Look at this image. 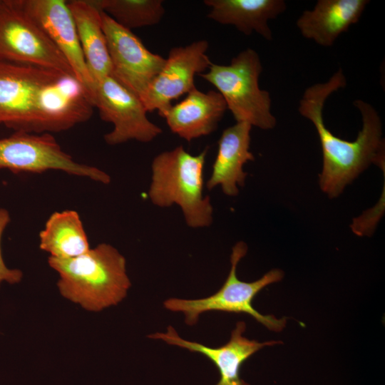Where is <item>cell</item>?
Segmentation results:
<instances>
[{
  "instance_id": "obj_1",
  "label": "cell",
  "mask_w": 385,
  "mask_h": 385,
  "mask_svg": "<svg viewBox=\"0 0 385 385\" xmlns=\"http://www.w3.org/2000/svg\"><path fill=\"white\" fill-rule=\"evenodd\" d=\"M93 108L74 76L0 61V124L15 132L66 130L87 121Z\"/></svg>"
},
{
  "instance_id": "obj_2",
  "label": "cell",
  "mask_w": 385,
  "mask_h": 385,
  "mask_svg": "<svg viewBox=\"0 0 385 385\" xmlns=\"http://www.w3.org/2000/svg\"><path fill=\"white\" fill-rule=\"evenodd\" d=\"M346 86V77L339 68L327 81L307 88L298 108L300 115L312 123L318 133L323 155L319 183L329 198L338 197L370 165L384 168L382 123L371 104L360 99L353 102L362 119V128L354 141L334 135L324 123L323 108L327 98Z\"/></svg>"
},
{
  "instance_id": "obj_3",
  "label": "cell",
  "mask_w": 385,
  "mask_h": 385,
  "mask_svg": "<svg viewBox=\"0 0 385 385\" xmlns=\"http://www.w3.org/2000/svg\"><path fill=\"white\" fill-rule=\"evenodd\" d=\"M48 262L59 275L61 294L87 310L118 304L131 284L124 256L110 244H99L73 258L49 257Z\"/></svg>"
},
{
  "instance_id": "obj_4",
  "label": "cell",
  "mask_w": 385,
  "mask_h": 385,
  "mask_svg": "<svg viewBox=\"0 0 385 385\" xmlns=\"http://www.w3.org/2000/svg\"><path fill=\"white\" fill-rule=\"evenodd\" d=\"M207 148L192 155L182 145L156 155L151 164L148 197L160 207L178 205L187 225L203 228L211 225L213 207L203 193L204 167Z\"/></svg>"
},
{
  "instance_id": "obj_5",
  "label": "cell",
  "mask_w": 385,
  "mask_h": 385,
  "mask_svg": "<svg viewBox=\"0 0 385 385\" xmlns=\"http://www.w3.org/2000/svg\"><path fill=\"white\" fill-rule=\"evenodd\" d=\"M262 71L259 54L248 48L232 58L228 65L212 63L200 76L216 88L236 123L271 130L277 120L271 111L270 93L259 86Z\"/></svg>"
},
{
  "instance_id": "obj_6",
  "label": "cell",
  "mask_w": 385,
  "mask_h": 385,
  "mask_svg": "<svg viewBox=\"0 0 385 385\" xmlns=\"http://www.w3.org/2000/svg\"><path fill=\"white\" fill-rule=\"evenodd\" d=\"M247 252V246L244 242H238L234 245L230 256V272L222 286L215 294L193 299L170 297L163 302L165 309L182 313L185 323L188 326L195 325L201 314L217 311L246 314L268 329L281 332L286 326L287 319L261 314L254 308L252 301L263 288L280 281L284 273L279 269H272L257 280L250 282L240 280L236 274L237 266Z\"/></svg>"
},
{
  "instance_id": "obj_7",
  "label": "cell",
  "mask_w": 385,
  "mask_h": 385,
  "mask_svg": "<svg viewBox=\"0 0 385 385\" xmlns=\"http://www.w3.org/2000/svg\"><path fill=\"white\" fill-rule=\"evenodd\" d=\"M0 61L74 76L62 53L19 0H0Z\"/></svg>"
},
{
  "instance_id": "obj_8",
  "label": "cell",
  "mask_w": 385,
  "mask_h": 385,
  "mask_svg": "<svg viewBox=\"0 0 385 385\" xmlns=\"http://www.w3.org/2000/svg\"><path fill=\"white\" fill-rule=\"evenodd\" d=\"M4 169L14 173L59 170L103 184L111 181L101 169L74 160L51 133L14 132L0 139V170Z\"/></svg>"
},
{
  "instance_id": "obj_9",
  "label": "cell",
  "mask_w": 385,
  "mask_h": 385,
  "mask_svg": "<svg viewBox=\"0 0 385 385\" xmlns=\"http://www.w3.org/2000/svg\"><path fill=\"white\" fill-rule=\"evenodd\" d=\"M92 103L101 118L113 125L104 135L105 142L110 145L133 140L148 143L162 133L161 128L148 119L140 98L111 75L95 83Z\"/></svg>"
},
{
  "instance_id": "obj_10",
  "label": "cell",
  "mask_w": 385,
  "mask_h": 385,
  "mask_svg": "<svg viewBox=\"0 0 385 385\" xmlns=\"http://www.w3.org/2000/svg\"><path fill=\"white\" fill-rule=\"evenodd\" d=\"M101 23L112 64L111 76L141 100L165 58L150 51L131 30L102 11Z\"/></svg>"
},
{
  "instance_id": "obj_11",
  "label": "cell",
  "mask_w": 385,
  "mask_h": 385,
  "mask_svg": "<svg viewBox=\"0 0 385 385\" xmlns=\"http://www.w3.org/2000/svg\"><path fill=\"white\" fill-rule=\"evenodd\" d=\"M209 43L199 40L185 46L172 48L164 66L141 98L148 112L164 111L173 100L188 93L197 74L205 72L212 62L207 55Z\"/></svg>"
},
{
  "instance_id": "obj_12",
  "label": "cell",
  "mask_w": 385,
  "mask_h": 385,
  "mask_svg": "<svg viewBox=\"0 0 385 385\" xmlns=\"http://www.w3.org/2000/svg\"><path fill=\"white\" fill-rule=\"evenodd\" d=\"M19 2L24 11L42 29L62 53L92 103L94 83L86 66L67 1L19 0Z\"/></svg>"
},
{
  "instance_id": "obj_13",
  "label": "cell",
  "mask_w": 385,
  "mask_h": 385,
  "mask_svg": "<svg viewBox=\"0 0 385 385\" xmlns=\"http://www.w3.org/2000/svg\"><path fill=\"white\" fill-rule=\"evenodd\" d=\"M246 329L245 322L236 324L230 340L222 346L211 347L186 340L180 337L173 327L169 325L165 332H155L148 336L165 343L185 349L190 352L199 353L210 359L217 368L220 379L215 385H250L240 376L243 363L252 355L267 346L280 344V341L260 342L243 336Z\"/></svg>"
},
{
  "instance_id": "obj_14",
  "label": "cell",
  "mask_w": 385,
  "mask_h": 385,
  "mask_svg": "<svg viewBox=\"0 0 385 385\" xmlns=\"http://www.w3.org/2000/svg\"><path fill=\"white\" fill-rule=\"evenodd\" d=\"M227 110L221 94L216 91L202 92L193 88L179 103L159 115L170 130L188 142L213 133Z\"/></svg>"
},
{
  "instance_id": "obj_15",
  "label": "cell",
  "mask_w": 385,
  "mask_h": 385,
  "mask_svg": "<svg viewBox=\"0 0 385 385\" xmlns=\"http://www.w3.org/2000/svg\"><path fill=\"white\" fill-rule=\"evenodd\" d=\"M252 127L247 123H236L222 131L211 175L206 183L208 190L220 186L224 194L233 197L239 193L238 186L245 185L247 173L243 166L255 160L250 150Z\"/></svg>"
},
{
  "instance_id": "obj_16",
  "label": "cell",
  "mask_w": 385,
  "mask_h": 385,
  "mask_svg": "<svg viewBox=\"0 0 385 385\" xmlns=\"http://www.w3.org/2000/svg\"><path fill=\"white\" fill-rule=\"evenodd\" d=\"M369 0H318L311 10H305L296 26L305 38L319 46H332L338 37L356 24Z\"/></svg>"
},
{
  "instance_id": "obj_17",
  "label": "cell",
  "mask_w": 385,
  "mask_h": 385,
  "mask_svg": "<svg viewBox=\"0 0 385 385\" xmlns=\"http://www.w3.org/2000/svg\"><path fill=\"white\" fill-rule=\"evenodd\" d=\"M204 4L210 8V19L232 25L247 36L257 33L267 41L273 38L269 21L287 9L284 0H205Z\"/></svg>"
},
{
  "instance_id": "obj_18",
  "label": "cell",
  "mask_w": 385,
  "mask_h": 385,
  "mask_svg": "<svg viewBox=\"0 0 385 385\" xmlns=\"http://www.w3.org/2000/svg\"><path fill=\"white\" fill-rule=\"evenodd\" d=\"M89 73L94 83L111 75L112 64L101 23V11L93 0L67 1Z\"/></svg>"
},
{
  "instance_id": "obj_19",
  "label": "cell",
  "mask_w": 385,
  "mask_h": 385,
  "mask_svg": "<svg viewBox=\"0 0 385 385\" xmlns=\"http://www.w3.org/2000/svg\"><path fill=\"white\" fill-rule=\"evenodd\" d=\"M39 247L50 257L61 259L88 252L89 242L78 212L65 210L52 213L39 232Z\"/></svg>"
},
{
  "instance_id": "obj_20",
  "label": "cell",
  "mask_w": 385,
  "mask_h": 385,
  "mask_svg": "<svg viewBox=\"0 0 385 385\" xmlns=\"http://www.w3.org/2000/svg\"><path fill=\"white\" fill-rule=\"evenodd\" d=\"M93 2L116 23L129 30L154 26L165 14L162 0H93Z\"/></svg>"
},
{
  "instance_id": "obj_21",
  "label": "cell",
  "mask_w": 385,
  "mask_h": 385,
  "mask_svg": "<svg viewBox=\"0 0 385 385\" xmlns=\"http://www.w3.org/2000/svg\"><path fill=\"white\" fill-rule=\"evenodd\" d=\"M10 221L11 217L9 211L5 208H0V285L3 282L10 284L18 283L22 278L21 271L9 268L2 257L1 246L2 236Z\"/></svg>"
}]
</instances>
